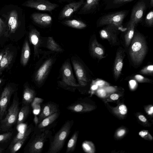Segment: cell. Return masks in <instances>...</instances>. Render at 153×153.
Masks as SVG:
<instances>
[{
  "label": "cell",
  "instance_id": "10",
  "mask_svg": "<svg viewBox=\"0 0 153 153\" xmlns=\"http://www.w3.org/2000/svg\"><path fill=\"white\" fill-rule=\"evenodd\" d=\"M146 7L144 2L141 1L138 2L132 9L129 22L135 25L137 24L141 20Z\"/></svg>",
  "mask_w": 153,
  "mask_h": 153
},
{
  "label": "cell",
  "instance_id": "30",
  "mask_svg": "<svg viewBox=\"0 0 153 153\" xmlns=\"http://www.w3.org/2000/svg\"><path fill=\"white\" fill-rule=\"evenodd\" d=\"M145 22L146 24L149 26H151L153 24V11H150L147 15Z\"/></svg>",
  "mask_w": 153,
  "mask_h": 153
},
{
  "label": "cell",
  "instance_id": "4",
  "mask_svg": "<svg viewBox=\"0 0 153 153\" xmlns=\"http://www.w3.org/2000/svg\"><path fill=\"white\" fill-rule=\"evenodd\" d=\"M39 132L31 138L25 148V152L39 153L42 151L44 143L49 137L51 131L43 129H40Z\"/></svg>",
  "mask_w": 153,
  "mask_h": 153
},
{
  "label": "cell",
  "instance_id": "13",
  "mask_svg": "<svg viewBox=\"0 0 153 153\" xmlns=\"http://www.w3.org/2000/svg\"><path fill=\"white\" fill-rule=\"evenodd\" d=\"M124 52L122 49L119 50L117 52L114 67V74L115 79L120 76L122 69Z\"/></svg>",
  "mask_w": 153,
  "mask_h": 153
},
{
  "label": "cell",
  "instance_id": "47",
  "mask_svg": "<svg viewBox=\"0 0 153 153\" xmlns=\"http://www.w3.org/2000/svg\"><path fill=\"white\" fill-rule=\"evenodd\" d=\"M153 112V107L152 106L150 108L149 110L148 111L149 114H152Z\"/></svg>",
  "mask_w": 153,
  "mask_h": 153
},
{
  "label": "cell",
  "instance_id": "9",
  "mask_svg": "<svg viewBox=\"0 0 153 153\" xmlns=\"http://www.w3.org/2000/svg\"><path fill=\"white\" fill-rule=\"evenodd\" d=\"M117 28L113 25H108L100 31L101 38L107 39L111 44L115 45L118 40Z\"/></svg>",
  "mask_w": 153,
  "mask_h": 153
},
{
  "label": "cell",
  "instance_id": "48",
  "mask_svg": "<svg viewBox=\"0 0 153 153\" xmlns=\"http://www.w3.org/2000/svg\"><path fill=\"white\" fill-rule=\"evenodd\" d=\"M4 149L0 147V153H2L4 151Z\"/></svg>",
  "mask_w": 153,
  "mask_h": 153
},
{
  "label": "cell",
  "instance_id": "15",
  "mask_svg": "<svg viewBox=\"0 0 153 153\" xmlns=\"http://www.w3.org/2000/svg\"><path fill=\"white\" fill-rule=\"evenodd\" d=\"M91 51L92 55L99 60L105 57L104 48L96 38L94 39L91 43Z\"/></svg>",
  "mask_w": 153,
  "mask_h": 153
},
{
  "label": "cell",
  "instance_id": "41",
  "mask_svg": "<svg viewBox=\"0 0 153 153\" xmlns=\"http://www.w3.org/2000/svg\"><path fill=\"white\" fill-rule=\"evenodd\" d=\"M125 130L124 129H121L118 132L117 135L119 136H122L125 134Z\"/></svg>",
  "mask_w": 153,
  "mask_h": 153
},
{
  "label": "cell",
  "instance_id": "5",
  "mask_svg": "<svg viewBox=\"0 0 153 153\" xmlns=\"http://www.w3.org/2000/svg\"><path fill=\"white\" fill-rule=\"evenodd\" d=\"M22 5L38 10L50 12L59 7V4L52 3L48 0H28Z\"/></svg>",
  "mask_w": 153,
  "mask_h": 153
},
{
  "label": "cell",
  "instance_id": "50",
  "mask_svg": "<svg viewBox=\"0 0 153 153\" xmlns=\"http://www.w3.org/2000/svg\"><path fill=\"white\" fill-rule=\"evenodd\" d=\"M2 56L0 55V60H1L2 59Z\"/></svg>",
  "mask_w": 153,
  "mask_h": 153
},
{
  "label": "cell",
  "instance_id": "20",
  "mask_svg": "<svg viewBox=\"0 0 153 153\" xmlns=\"http://www.w3.org/2000/svg\"><path fill=\"white\" fill-rule=\"evenodd\" d=\"M51 63V60H47L41 66L37 71L36 79L37 82H40L44 78Z\"/></svg>",
  "mask_w": 153,
  "mask_h": 153
},
{
  "label": "cell",
  "instance_id": "51",
  "mask_svg": "<svg viewBox=\"0 0 153 153\" xmlns=\"http://www.w3.org/2000/svg\"><path fill=\"white\" fill-rule=\"evenodd\" d=\"M1 83V80L0 79V84Z\"/></svg>",
  "mask_w": 153,
  "mask_h": 153
},
{
  "label": "cell",
  "instance_id": "1",
  "mask_svg": "<svg viewBox=\"0 0 153 153\" xmlns=\"http://www.w3.org/2000/svg\"><path fill=\"white\" fill-rule=\"evenodd\" d=\"M130 48V58L135 65L140 64L143 61L147 51V46L144 37L139 33L134 34Z\"/></svg>",
  "mask_w": 153,
  "mask_h": 153
},
{
  "label": "cell",
  "instance_id": "2",
  "mask_svg": "<svg viewBox=\"0 0 153 153\" xmlns=\"http://www.w3.org/2000/svg\"><path fill=\"white\" fill-rule=\"evenodd\" d=\"M15 93L7 113L4 118L0 120V130L3 131H8L17 121L19 111V102L17 93Z\"/></svg>",
  "mask_w": 153,
  "mask_h": 153
},
{
  "label": "cell",
  "instance_id": "8",
  "mask_svg": "<svg viewBox=\"0 0 153 153\" xmlns=\"http://www.w3.org/2000/svg\"><path fill=\"white\" fill-rule=\"evenodd\" d=\"M14 92L15 89L9 86L6 87L2 91L0 97V120L6 113L11 96Z\"/></svg>",
  "mask_w": 153,
  "mask_h": 153
},
{
  "label": "cell",
  "instance_id": "28",
  "mask_svg": "<svg viewBox=\"0 0 153 153\" xmlns=\"http://www.w3.org/2000/svg\"><path fill=\"white\" fill-rule=\"evenodd\" d=\"M12 135V132L10 131L0 134V144L7 141L11 138Z\"/></svg>",
  "mask_w": 153,
  "mask_h": 153
},
{
  "label": "cell",
  "instance_id": "11",
  "mask_svg": "<svg viewBox=\"0 0 153 153\" xmlns=\"http://www.w3.org/2000/svg\"><path fill=\"white\" fill-rule=\"evenodd\" d=\"M62 80L67 85L74 86H79L74 77L71 67L68 62L65 63L62 66Z\"/></svg>",
  "mask_w": 153,
  "mask_h": 153
},
{
  "label": "cell",
  "instance_id": "39",
  "mask_svg": "<svg viewBox=\"0 0 153 153\" xmlns=\"http://www.w3.org/2000/svg\"><path fill=\"white\" fill-rule=\"evenodd\" d=\"M6 27L5 22L3 19L0 17V31L4 27Z\"/></svg>",
  "mask_w": 153,
  "mask_h": 153
},
{
  "label": "cell",
  "instance_id": "49",
  "mask_svg": "<svg viewBox=\"0 0 153 153\" xmlns=\"http://www.w3.org/2000/svg\"><path fill=\"white\" fill-rule=\"evenodd\" d=\"M150 4L151 6H153V0H151L150 1Z\"/></svg>",
  "mask_w": 153,
  "mask_h": 153
},
{
  "label": "cell",
  "instance_id": "18",
  "mask_svg": "<svg viewBox=\"0 0 153 153\" xmlns=\"http://www.w3.org/2000/svg\"><path fill=\"white\" fill-rule=\"evenodd\" d=\"M100 0H86L78 11L77 14L81 15L89 13L98 4Z\"/></svg>",
  "mask_w": 153,
  "mask_h": 153
},
{
  "label": "cell",
  "instance_id": "27",
  "mask_svg": "<svg viewBox=\"0 0 153 153\" xmlns=\"http://www.w3.org/2000/svg\"><path fill=\"white\" fill-rule=\"evenodd\" d=\"M39 33L35 29H32L30 32L31 42L34 46L36 45L39 42Z\"/></svg>",
  "mask_w": 153,
  "mask_h": 153
},
{
  "label": "cell",
  "instance_id": "32",
  "mask_svg": "<svg viewBox=\"0 0 153 153\" xmlns=\"http://www.w3.org/2000/svg\"><path fill=\"white\" fill-rule=\"evenodd\" d=\"M134 78L137 81L140 82H149L150 79L146 77L137 74L134 76Z\"/></svg>",
  "mask_w": 153,
  "mask_h": 153
},
{
  "label": "cell",
  "instance_id": "42",
  "mask_svg": "<svg viewBox=\"0 0 153 153\" xmlns=\"http://www.w3.org/2000/svg\"><path fill=\"white\" fill-rule=\"evenodd\" d=\"M138 118L140 120L143 122H146L147 120V119L143 115H140L138 116Z\"/></svg>",
  "mask_w": 153,
  "mask_h": 153
},
{
  "label": "cell",
  "instance_id": "33",
  "mask_svg": "<svg viewBox=\"0 0 153 153\" xmlns=\"http://www.w3.org/2000/svg\"><path fill=\"white\" fill-rule=\"evenodd\" d=\"M93 83L97 85L98 86H102L108 84V83L105 81L99 79H97L93 81Z\"/></svg>",
  "mask_w": 153,
  "mask_h": 153
},
{
  "label": "cell",
  "instance_id": "29",
  "mask_svg": "<svg viewBox=\"0 0 153 153\" xmlns=\"http://www.w3.org/2000/svg\"><path fill=\"white\" fill-rule=\"evenodd\" d=\"M153 73V65H150L146 66L142 69L140 71L141 74L147 75H151Z\"/></svg>",
  "mask_w": 153,
  "mask_h": 153
},
{
  "label": "cell",
  "instance_id": "52",
  "mask_svg": "<svg viewBox=\"0 0 153 153\" xmlns=\"http://www.w3.org/2000/svg\"></svg>",
  "mask_w": 153,
  "mask_h": 153
},
{
  "label": "cell",
  "instance_id": "31",
  "mask_svg": "<svg viewBox=\"0 0 153 153\" xmlns=\"http://www.w3.org/2000/svg\"><path fill=\"white\" fill-rule=\"evenodd\" d=\"M30 56V48L27 43L25 47V49L24 53L23 56L25 62L26 63Z\"/></svg>",
  "mask_w": 153,
  "mask_h": 153
},
{
  "label": "cell",
  "instance_id": "6",
  "mask_svg": "<svg viewBox=\"0 0 153 153\" xmlns=\"http://www.w3.org/2000/svg\"><path fill=\"white\" fill-rule=\"evenodd\" d=\"M125 16L126 13L123 11L105 15L101 19L99 25L100 26L112 25L118 27L121 26Z\"/></svg>",
  "mask_w": 153,
  "mask_h": 153
},
{
  "label": "cell",
  "instance_id": "14",
  "mask_svg": "<svg viewBox=\"0 0 153 153\" xmlns=\"http://www.w3.org/2000/svg\"><path fill=\"white\" fill-rule=\"evenodd\" d=\"M72 62L79 84L82 85H85L88 82V79L84 68L79 62L74 60Z\"/></svg>",
  "mask_w": 153,
  "mask_h": 153
},
{
  "label": "cell",
  "instance_id": "21",
  "mask_svg": "<svg viewBox=\"0 0 153 153\" xmlns=\"http://www.w3.org/2000/svg\"><path fill=\"white\" fill-rule=\"evenodd\" d=\"M61 23L63 25L78 29H82L87 26L86 24L84 22L76 19H65Z\"/></svg>",
  "mask_w": 153,
  "mask_h": 153
},
{
  "label": "cell",
  "instance_id": "26",
  "mask_svg": "<svg viewBox=\"0 0 153 153\" xmlns=\"http://www.w3.org/2000/svg\"><path fill=\"white\" fill-rule=\"evenodd\" d=\"M47 47L49 49L55 51H60L61 48L51 37H49L47 42Z\"/></svg>",
  "mask_w": 153,
  "mask_h": 153
},
{
  "label": "cell",
  "instance_id": "43",
  "mask_svg": "<svg viewBox=\"0 0 153 153\" xmlns=\"http://www.w3.org/2000/svg\"><path fill=\"white\" fill-rule=\"evenodd\" d=\"M58 2L60 3L64 2H70L74 1L75 0H55Z\"/></svg>",
  "mask_w": 153,
  "mask_h": 153
},
{
  "label": "cell",
  "instance_id": "16",
  "mask_svg": "<svg viewBox=\"0 0 153 153\" xmlns=\"http://www.w3.org/2000/svg\"><path fill=\"white\" fill-rule=\"evenodd\" d=\"M58 111V108L56 104L49 103L45 105L40 114L38 119V122H40L45 118Z\"/></svg>",
  "mask_w": 153,
  "mask_h": 153
},
{
  "label": "cell",
  "instance_id": "37",
  "mask_svg": "<svg viewBox=\"0 0 153 153\" xmlns=\"http://www.w3.org/2000/svg\"><path fill=\"white\" fill-rule=\"evenodd\" d=\"M98 94L100 96L103 97L106 95L105 91L103 89H101L98 90L97 91Z\"/></svg>",
  "mask_w": 153,
  "mask_h": 153
},
{
  "label": "cell",
  "instance_id": "22",
  "mask_svg": "<svg viewBox=\"0 0 153 153\" xmlns=\"http://www.w3.org/2000/svg\"><path fill=\"white\" fill-rule=\"evenodd\" d=\"M59 115V112L58 111L44 118L39 124L38 129H44V128L51 124L57 118Z\"/></svg>",
  "mask_w": 153,
  "mask_h": 153
},
{
  "label": "cell",
  "instance_id": "19",
  "mask_svg": "<svg viewBox=\"0 0 153 153\" xmlns=\"http://www.w3.org/2000/svg\"><path fill=\"white\" fill-rule=\"evenodd\" d=\"M35 97L34 91L28 87L26 88L24 91L22 100V106L29 105L33 101Z\"/></svg>",
  "mask_w": 153,
  "mask_h": 153
},
{
  "label": "cell",
  "instance_id": "12",
  "mask_svg": "<svg viewBox=\"0 0 153 153\" xmlns=\"http://www.w3.org/2000/svg\"><path fill=\"white\" fill-rule=\"evenodd\" d=\"M31 18L35 23L44 27L51 25L53 20L52 16L46 13H33L31 15Z\"/></svg>",
  "mask_w": 153,
  "mask_h": 153
},
{
  "label": "cell",
  "instance_id": "44",
  "mask_svg": "<svg viewBox=\"0 0 153 153\" xmlns=\"http://www.w3.org/2000/svg\"><path fill=\"white\" fill-rule=\"evenodd\" d=\"M139 134L142 137H143L148 134V132L146 131H142L139 132Z\"/></svg>",
  "mask_w": 153,
  "mask_h": 153
},
{
  "label": "cell",
  "instance_id": "40",
  "mask_svg": "<svg viewBox=\"0 0 153 153\" xmlns=\"http://www.w3.org/2000/svg\"><path fill=\"white\" fill-rule=\"evenodd\" d=\"M110 97L112 100H116L118 99L119 96L117 94H113L111 95Z\"/></svg>",
  "mask_w": 153,
  "mask_h": 153
},
{
  "label": "cell",
  "instance_id": "34",
  "mask_svg": "<svg viewBox=\"0 0 153 153\" xmlns=\"http://www.w3.org/2000/svg\"><path fill=\"white\" fill-rule=\"evenodd\" d=\"M120 113L123 115H125L127 113V109L126 106L124 105H121L119 108Z\"/></svg>",
  "mask_w": 153,
  "mask_h": 153
},
{
  "label": "cell",
  "instance_id": "7",
  "mask_svg": "<svg viewBox=\"0 0 153 153\" xmlns=\"http://www.w3.org/2000/svg\"><path fill=\"white\" fill-rule=\"evenodd\" d=\"M85 1V0L74 1L66 4L59 13L58 19L63 20L70 17L74 13L78 11Z\"/></svg>",
  "mask_w": 153,
  "mask_h": 153
},
{
  "label": "cell",
  "instance_id": "23",
  "mask_svg": "<svg viewBox=\"0 0 153 153\" xmlns=\"http://www.w3.org/2000/svg\"><path fill=\"white\" fill-rule=\"evenodd\" d=\"M30 111L29 105H23L19 112L17 124L18 125L23 123L27 117Z\"/></svg>",
  "mask_w": 153,
  "mask_h": 153
},
{
  "label": "cell",
  "instance_id": "25",
  "mask_svg": "<svg viewBox=\"0 0 153 153\" xmlns=\"http://www.w3.org/2000/svg\"><path fill=\"white\" fill-rule=\"evenodd\" d=\"M78 134L79 131H76L69 140L67 144L66 153L71 152L74 150L75 148Z\"/></svg>",
  "mask_w": 153,
  "mask_h": 153
},
{
  "label": "cell",
  "instance_id": "3",
  "mask_svg": "<svg viewBox=\"0 0 153 153\" xmlns=\"http://www.w3.org/2000/svg\"><path fill=\"white\" fill-rule=\"evenodd\" d=\"M73 123V120H68L56 134L51 141L48 153H57L60 151L69 134Z\"/></svg>",
  "mask_w": 153,
  "mask_h": 153
},
{
  "label": "cell",
  "instance_id": "38",
  "mask_svg": "<svg viewBox=\"0 0 153 153\" xmlns=\"http://www.w3.org/2000/svg\"><path fill=\"white\" fill-rule=\"evenodd\" d=\"M133 0H114L113 3L115 4H121L129 1H130Z\"/></svg>",
  "mask_w": 153,
  "mask_h": 153
},
{
  "label": "cell",
  "instance_id": "45",
  "mask_svg": "<svg viewBox=\"0 0 153 153\" xmlns=\"http://www.w3.org/2000/svg\"><path fill=\"white\" fill-rule=\"evenodd\" d=\"M98 86L96 85L93 84L91 86V89L93 90H95L97 89Z\"/></svg>",
  "mask_w": 153,
  "mask_h": 153
},
{
  "label": "cell",
  "instance_id": "36",
  "mask_svg": "<svg viewBox=\"0 0 153 153\" xmlns=\"http://www.w3.org/2000/svg\"><path fill=\"white\" fill-rule=\"evenodd\" d=\"M8 63V60L7 58L3 57L1 60L0 66L1 67H4Z\"/></svg>",
  "mask_w": 153,
  "mask_h": 153
},
{
  "label": "cell",
  "instance_id": "17",
  "mask_svg": "<svg viewBox=\"0 0 153 153\" xmlns=\"http://www.w3.org/2000/svg\"><path fill=\"white\" fill-rule=\"evenodd\" d=\"M33 127V125L32 124L28 127L26 130V133L24 137L15 143L9 149L10 153H15L20 149L31 132Z\"/></svg>",
  "mask_w": 153,
  "mask_h": 153
},
{
  "label": "cell",
  "instance_id": "24",
  "mask_svg": "<svg viewBox=\"0 0 153 153\" xmlns=\"http://www.w3.org/2000/svg\"><path fill=\"white\" fill-rule=\"evenodd\" d=\"M135 25L133 23L129 22L128 25L127 31L125 36L126 46H128L130 44L134 34Z\"/></svg>",
  "mask_w": 153,
  "mask_h": 153
},
{
  "label": "cell",
  "instance_id": "46",
  "mask_svg": "<svg viewBox=\"0 0 153 153\" xmlns=\"http://www.w3.org/2000/svg\"><path fill=\"white\" fill-rule=\"evenodd\" d=\"M130 85L131 88H133L135 85L136 83L134 82L133 81H131V82H130Z\"/></svg>",
  "mask_w": 153,
  "mask_h": 153
},
{
  "label": "cell",
  "instance_id": "35",
  "mask_svg": "<svg viewBox=\"0 0 153 153\" xmlns=\"http://www.w3.org/2000/svg\"><path fill=\"white\" fill-rule=\"evenodd\" d=\"M82 147L83 149L86 151H89L91 149V147L88 143H86L85 142L83 143Z\"/></svg>",
  "mask_w": 153,
  "mask_h": 153
}]
</instances>
